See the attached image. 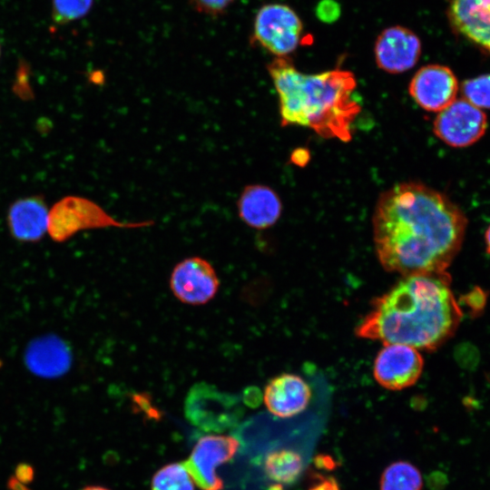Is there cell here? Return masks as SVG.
<instances>
[{
    "mask_svg": "<svg viewBox=\"0 0 490 490\" xmlns=\"http://www.w3.org/2000/svg\"><path fill=\"white\" fill-rule=\"evenodd\" d=\"M240 220L248 226L264 230L277 222L281 215L282 204L279 195L262 184L246 186L237 202Z\"/></svg>",
    "mask_w": 490,
    "mask_h": 490,
    "instance_id": "16",
    "label": "cell"
},
{
    "mask_svg": "<svg viewBox=\"0 0 490 490\" xmlns=\"http://www.w3.org/2000/svg\"><path fill=\"white\" fill-rule=\"evenodd\" d=\"M379 487L380 490H422V475L411 463L396 461L383 471Z\"/></svg>",
    "mask_w": 490,
    "mask_h": 490,
    "instance_id": "19",
    "label": "cell"
},
{
    "mask_svg": "<svg viewBox=\"0 0 490 490\" xmlns=\"http://www.w3.org/2000/svg\"><path fill=\"white\" fill-rule=\"evenodd\" d=\"M309 490H340V487L334 477H327L314 485Z\"/></svg>",
    "mask_w": 490,
    "mask_h": 490,
    "instance_id": "24",
    "label": "cell"
},
{
    "mask_svg": "<svg viewBox=\"0 0 490 490\" xmlns=\"http://www.w3.org/2000/svg\"><path fill=\"white\" fill-rule=\"evenodd\" d=\"M16 477L19 482H29L33 478V469L27 465H20L16 468Z\"/></svg>",
    "mask_w": 490,
    "mask_h": 490,
    "instance_id": "25",
    "label": "cell"
},
{
    "mask_svg": "<svg viewBox=\"0 0 490 490\" xmlns=\"http://www.w3.org/2000/svg\"><path fill=\"white\" fill-rule=\"evenodd\" d=\"M267 69L279 96L282 126L307 127L325 139L351 140L352 124L361 111L351 72L338 68L304 74L288 56L276 57Z\"/></svg>",
    "mask_w": 490,
    "mask_h": 490,
    "instance_id": "3",
    "label": "cell"
},
{
    "mask_svg": "<svg viewBox=\"0 0 490 490\" xmlns=\"http://www.w3.org/2000/svg\"><path fill=\"white\" fill-rule=\"evenodd\" d=\"M462 312L446 272L404 276L371 301L357 337L434 350L456 332Z\"/></svg>",
    "mask_w": 490,
    "mask_h": 490,
    "instance_id": "2",
    "label": "cell"
},
{
    "mask_svg": "<svg viewBox=\"0 0 490 490\" xmlns=\"http://www.w3.org/2000/svg\"><path fill=\"white\" fill-rule=\"evenodd\" d=\"M312 397L309 385L299 375L283 373L271 378L264 388L263 400L273 416L289 418L302 413Z\"/></svg>",
    "mask_w": 490,
    "mask_h": 490,
    "instance_id": "13",
    "label": "cell"
},
{
    "mask_svg": "<svg viewBox=\"0 0 490 490\" xmlns=\"http://www.w3.org/2000/svg\"><path fill=\"white\" fill-rule=\"evenodd\" d=\"M303 24L286 5H263L254 21V40L276 57L288 56L298 47Z\"/></svg>",
    "mask_w": 490,
    "mask_h": 490,
    "instance_id": "6",
    "label": "cell"
},
{
    "mask_svg": "<svg viewBox=\"0 0 490 490\" xmlns=\"http://www.w3.org/2000/svg\"><path fill=\"white\" fill-rule=\"evenodd\" d=\"M151 224V221L122 223L92 201L68 196L57 201L49 211L47 231L54 240L63 242L83 230L140 228Z\"/></svg>",
    "mask_w": 490,
    "mask_h": 490,
    "instance_id": "4",
    "label": "cell"
},
{
    "mask_svg": "<svg viewBox=\"0 0 490 490\" xmlns=\"http://www.w3.org/2000/svg\"><path fill=\"white\" fill-rule=\"evenodd\" d=\"M447 15L456 32L490 54V0H451Z\"/></svg>",
    "mask_w": 490,
    "mask_h": 490,
    "instance_id": "14",
    "label": "cell"
},
{
    "mask_svg": "<svg viewBox=\"0 0 490 490\" xmlns=\"http://www.w3.org/2000/svg\"><path fill=\"white\" fill-rule=\"evenodd\" d=\"M193 483L184 463H171L154 474L152 490H194Z\"/></svg>",
    "mask_w": 490,
    "mask_h": 490,
    "instance_id": "20",
    "label": "cell"
},
{
    "mask_svg": "<svg viewBox=\"0 0 490 490\" xmlns=\"http://www.w3.org/2000/svg\"><path fill=\"white\" fill-rule=\"evenodd\" d=\"M240 442L231 436L208 435L201 437L189 458L183 462L193 482L201 490H221L223 481L216 468L232 459Z\"/></svg>",
    "mask_w": 490,
    "mask_h": 490,
    "instance_id": "7",
    "label": "cell"
},
{
    "mask_svg": "<svg viewBox=\"0 0 490 490\" xmlns=\"http://www.w3.org/2000/svg\"><path fill=\"white\" fill-rule=\"evenodd\" d=\"M0 53H1V48H0Z\"/></svg>",
    "mask_w": 490,
    "mask_h": 490,
    "instance_id": "29",
    "label": "cell"
},
{
    "mask_svg": "<svg viewBox=\"0 0 490 490\" xmlns=\"http://www.w3.org/2000/svg\"><path fill=\"white\" fill-rule=\"evenodd\" d=\"M296 152H297V155L295 154L292 155L293 162L296 164L306 163L307 160L305 158L309 159V154H306V151L298 150Z\"/></svg>",
    "mask_w": 490,
    "mask_h": 490,
    "instance_id": "26",
    "label": "cell"
},
{
    "mask_svg": "<svg viewBox=\"0 0 490 490\" xmlns=\"http://www.w3.org/2000/svg\"><path fill=\"white\" fill-rule=\"evenodd\" d=\"M219 287L214 268L201 257H190L177 263L170 278L173 295L189 305L206 304L215 297Z\"/></svg>",
    "mask_w": 490,
    "mask_h": 490,
    "instance_id": "10",
    "label": "cell"
},
{
    "mask_svg": "<svg viewBox=\"0 0 490 490\" xmlns=\"http://www.w3.org/2000/svg\"><path fill=\"white\" fill-rule=\"evenodd\" d=\"M194 7L201 13L219 15L222 13L234 0H190Z\"/></svg>",
    "mask_w": 490,
    "mask_h": 490,
    "instance_id": "23",
    "label": "cell"
},
{
    "mask_svg": "<svg viewBox=\"0 0 490 490\" xmlns=\"http://www.w3.org/2000/svg\"><path fill=\"white\" fill-rule=\"evenodd\" d=\"M52 17L59 24L84 16L91 9L93 0H53Z\"/></svg>",
    "mask_w": 490,
    "mask_h": 490,
    "instance_id": "22",
    "label": "cell"
},
{
    "mask_svg": "<svg viewBox=\"0 0 490 490\" xmlns=\"http://www.w3.org/2000/svg\"><path fill=\"white\" fill-rule=\"evenodd\" d=\"M424 359L418 349L401 344H385L373 366L376 381L389 390L412 387L419 379Z\"/></svg>",
    "mask_w": 490,
    "mask_h": 490,
    "instance_id": "9",
    "label": "cell"
},
{
    "mask_svg": "<svg viewBox=\"0 0 490 490\" xmlns=\"http://www.w3.org/2000/svg\"><path fill=\"white\" fill-rule=\"evenodd\" d=\"M49 211L42 197L31 196L15 201L9 208L7 224L18 240L34 242L48 229Z\"/></svg>",
    "mask_w": 490,
    "mask_h": 490,
    "instance_id": "17",
    "label": "cell"
},
{
    "mask_svg": "<svg viewBox=\"0 0 490 490\" xmlns=\"http://www.w3.org/2000/svg\"><path fill=\"white\" fill-rule=\"evenodd\" d=\"M82 490H109L103 486H100V485H89V486H86L84 488H83Z\"/></svg>",
    "mask_w": 490,
    "mask_h": 490,
    "instance_id": "28",
    "label": "cell"
},
{
    "mask_svg": "<svg viewBox=\"0 0 490 490\" xmlns=\"http://www.w3.org/2000/svg\"><path fill=\"white\" fill-rule=\"evenodd\" d=\"M487 129V117L466 100L456 99L439 112L433 123L435 135L455 148L470 146L479 141Z\"/></svg>",
    "mask_w": 490,
    "mask_h": 490,
    "instance_id": "8",
    "label": "cell"
},
{
    "mask_svg": "<svg viewBox=\"0 0 490 490\" xmlns=\"http://www.w3.org/2000/svg\"><path fill=\"white\" fill-rule=\"evenodd\" d=\"M421 50L420 39L413 31L401 25L390 26L375 42V60L379 69L400 74L416 64Z\"/></svg>",
    "mask_w": 490,
    "mask_h": 490,
    "instance_id": "12",
    "label": "cell"
},
{
    "mask_svg": "<svg viewBox=\"0 0 490 490\" xmlns=\"http://www.w3.org/2000/svg\"><path fill=\"white\" fill-rule=\"evenodd\" d=\"M461 93L464 100L476 108L490 109V74L464 81Z\"/></svg>",
    "mask_w": 490,
    "mask_h": 490,
    "instance_id": "21",
    "label": "cell"
},
{
    "mask_svg": "<svg viewBox=\"0 0 490 490\" xmlns=\"http://www.w3.org/2000/svg\"><path fill=\"white\" fill-rule=\"evenodd\" d=\"M467 220L446 194L418 181L383 191L372 216L377 259L408 276L446 271L461 249Z\"/></svg>",
    "mask_w": 490,
    "mask_h": 490,
    "instance_id": "1",
    "label": "cell"
},
{
    "mask_svg": "<svg viewBox=\"0 0 490 490\" xmlns=\"http://www.w3.org/2000/svg\"><path fill=\"white\" fill-rule=\"evenodd\" d=\"M458 82L453 71L442 64H427L421 67L409 83L408 92L422 109L439 113L455 100L458 93Z\"/></svg>",
    "mask_w": 490,
    "mask_h": 490,
    "instance_id": "11",
    "label": "cell"
},
{
    "mask_svg": "<svg viewBox=\"0 0 490 490\" xmlns=\"http://www.w3.org/2000/svg\"><path fill=\"white\" fill-rule=\"evenodd\" d=\"M73 357L69 347L60 338L46 335L32 340L24 352L28 369L36 376L54 378L65 374Z\"/></svg>",
    "mask_w": 490,
    "mask_h": 490,
    "instance_id": "15",
    "label": "cell"
},
{
    "mask_svg": "<svg viewBox=\"0 0 490 490\" xmlns=\"http://www.w3.org/2000/svg\"><path fill=\"white\" fill-rule=\"evenodd\" d=\"M188 420L205 432L222 433L235 426L242 415L237 397L201 382L189 391L185 405Z\"/></svg>",
    "mask_w": 490,
    "mask_h": 490,
    "instance_id": "5",
    "label": "cell"
},
{
    "mask_svg": "<svg viewBox=\"0 0 490 490\" xmlns=\"http://www.w3.org/2000/svg\"><path fill=\"white\" fill-rule=\"evenodd\" d=\"M485 243H486V250L488 253H490V225L486 230L485 232Z\"/></svg>",
    "mask_w": 490,
    "mask_h": 490,
    "instance_id": "27",
    "label": "cell"
},
{
    "mask_svg": "<svg viewBox=\"0 0 490 490\" xmlns=\"http://www.w3.org/2000/svg\"><path fill=\"white\" fill-rule=\"evenodd\" d=\"M303 468L301 456L291 449L269 453L264 461L267 476L279 485H290L300 475Z\"/></svg>",
    "mask_w": 490,
    "mask_h": 490,
    "instance_id": "18",
    "label": "cell"
}]
</instances>
